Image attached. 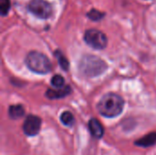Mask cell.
<instances>
[{
    "instance_id": "obj_6",
    "label": "cell",
    "mask_w": 156,
    "mask_h": 155,
    "mask_svg": "<svg viewBox=\"0 0 156 155\" xmlns=\"http://www.w3.org/2000/svg\"><path fill=\"white\" fill-rule=\"evenodd\" d=\"M41 119L35 115H28L23 123V132L27 136H36L41 128Z\"/></svg>"
},
{
    "instance_id": "obj_14",
    "label": "cell",
    "mask_w": 156,
    "mask_h": 155,
    "mask_svg": "<svg viewBox=\"0 0 156 155\" xmlns=\"http://www.w3.org/2000/svg\"><path fill=\"white\" fill-rule=\"evenodd\" d=\"M64 78L60 75H55L51 79V85L54 88H61L64 86Z\"/></svg>"
},
{
    "instance_id": "obj_15",
    "label": "cell",
    "mask_w": 156,
    "mask_h": 155,
    "mask_svg": "<svg viewBox=\"0 0 156 155\" xmlns=\"http://www.w3.org/2000/svg\"><path fill=\"white\" fill-rule=\"evenodd\" d=\"M88 17L90 18L91 20L94 21H98L100 19H101L103 17V13H101V11L97 10V9H91L88 14H87Z\"/></svg>"
},
{
    "instance_id": "obj_3",
    "label": "cell",
    "mask_w": 156,
    "mask_h": 155,
    "mask_svg": "<svg viewBox=\"0 0 156 155\" xmlns=\"http://www.w3.org/2000/svg\"><path fill=\"white\" fill-rule=\"evenodd\" d=\"M26 64L31 71L37 74H47L51 70L52 67L48 58L37 51H32L27 54Z\"/></svg>"
},
{
    "instance_id": "obj_13",
    "label": "cell",
    "mask_w": 156,
    "mask_h": 155,
    "mask_svg": "<svg viewBox=\"0 0 156 155\" xmlns=\"http://www.w3.org/2000/svg\"><path fill=\"white\" fill-rule=\"evenodd\" d=\"M10 0H0V13L3 16H6L10 10Z\"/></svg>"
},
{
    "instance_id": "obj_1",
    "label": "cell",
    "mask_w": 156,
    "mask_h": 155,
    "mask_svg": "<svg viewBox=\"0 0 156 155\" xmlns=\"http://www.w3.org/2000/svg\"><path fill=\"white\" fill-rule=\"evenodd\" d=\"M123 107V99L115 93H108L104 95L97 105L99 112L107 118H114L119 116L122 112Z\"/></svg>"
},
{
    "instance_id": "obj_8",
    "label": "cell",
    "mask_w": 156,
    "mask_h": 155,
    "mask_svg": "<svg viewBox=\"0 0 156 155\" xmlns=\"http://www.w3.org/2000/svg\"><path fill=\"white\" fill-rule=\"evenodd\" d=\"M89 130L91 133V135L96 139H101L104 135V129L101 123L97 119H90L89 122Z\"/></svg>"
},
{
    "instance_id": "obj_12",
    "label": "cell",
    "mask_w": 156,
    "mask_h": 155,
    "mask_svg": "<svg viewBox=\"0 0 156 155\" xmlns=\"http://www.w3.org/2000/svg\"><path fill=\"white\" fill-rule=\"evenodd\" d=\"M60 121L65 126L70 127L74 123V116L70 111H64L60 115Z\"/></svg>"
},
{
    "instance_id": "obj_10",
    "label": "cell",
    "mask_w": 156,
    "mask_h": 155,
    "mask_svg": "<svg viewBox=\"0 0 156 155\" xmlns=\"http://www.w3.org/2000/svg\"><path fill=\"white\" fill-rule=\"evenodd\" d=\"M25 114V110L22 105H12L9 107L8 115L13 120H17L23 117Z\"/></svg>"
},
{
    "instance_id": "obj_11",
    "label": "cell",
    "mask_w": 156,
    "mask_h": 155,
    "mask_svg": "<svg viewBox=\"0 0 156 155\" xmlns=\"http://www.w3.org/2000/svg\"><path fill=\"white\" fill-rule=\"evenodd\" d=\"M55 56H56V58H57V59H58V62L59 66L62 68V69L68 70L69 68V63L67 58L62 54V52L59 51V50H57V51L55 52Z\"/></svg>"
},
{
    "instance_id": "obj_7",
    "label": "cell",
    "mask_w": 156,
    "mask_h": 155,
    "mask_svg": "<svg viewBox=\"0 0 156 155\" xmlns=\"http://www.w3.org/2000/svg\"><path fill=\"white\" fill-rule=\"evenodd\" d=\"M71 89L69 86H63L61 88H56V89H49L46 92V96L50 100H56V99H61L69 94H70Z\"/></svg>"
},
{
    "instance_id": "obj_9",
    "label": "cell",
    "mask_w": 156,
    "mask_h": 155,
    "mask_svg": "<svg viewBox=\"0 0 156 155\" xmlns=\"http://www.w3.org/2000/svg\"><path fill=\"white\" fill-rule=\"evenodd\" d=\"M154 144H156V132H151L135 142V145L144 148L150 147Z\"/></svg>"
},
{
    "instance_id": "obj_5",
    "label": "cell",
    "mask_w": 156,
    "mask_h": 155,
    "mask_svg": "<svg viewBox=\"0 0 156 155\" xmlns=\"http://www.w3.org/2000/svg\"><path fill=\"white\" fill-rule=\"evenodd\" d=\"M28 10L37 17L47 19L52 14V6L46 0H31L28 4Z\"/></svg>"
},
{
    "instance_id": "obj_4",
    "label": "cell",
    "mask_w": 156,
    "mask_h": 155,
    "mask_svg": "<svg viewBox=\"0 0 156 155\" xmlns=\"http://www.w3.org/2000/svg\"><path fill=\"white\" fill-rule=\"evenodd\" d=\"M85 42L95 49H103L108 44L107 37L104 33L97 29H89L84 36Z\"/></svg>"
},
{
    "instance_id": "obj_2",
    "label": "cell",
    "mask_w": 156,
    "mask_h": 155,
    "mask_svg": "<svg viewBox=\"0 0 156 155\" xmlns=\"http://www.w3.org/2000/svg\"><path fill=\"white\" fill-rule=\"evenodd\" d=\"M108 69L107 63L94 55H85L80 61L79 69L86 77L93 78L101 75Z\"/></svg>"
}]
</instances>
